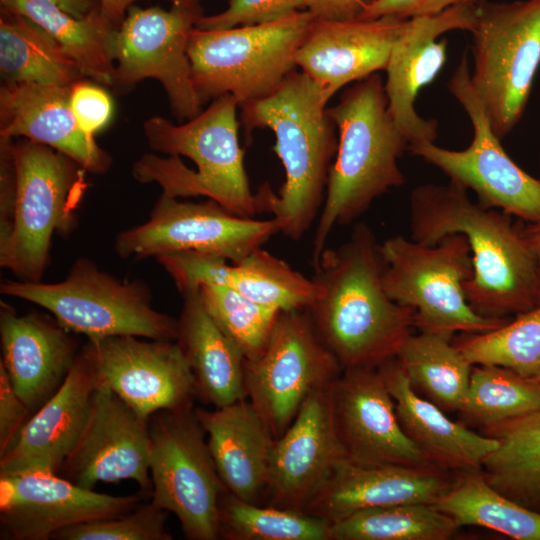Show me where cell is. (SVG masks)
Listing matches in <instances>:
<instances>
[{"mask_svg": "<svg viewBox=\"0 0 540 540\" xmlns=\"http://www.w3.org/2000/svg\"><path fill=\"white\" fill-rule=\"evenodd\" d=\"M511 217L473 202L451 181L417 186L410 195L411 239L427 245L450 234L467 239L473 273L464 293L472 309L488 318H509L540 304L537 259L525 227Z\"/></svg>", "mask_w": 540, "mask_h": 540, "instance_id": "cell-1", "label": "cell"}, {"mask_svg": "<svg viewBox=\"0 0 540 540\" xmlns=\"http://www.w3.org/2000/svg\"><path fill=\"white\" fill-rule=\"evenodd\" d=\"M312 266L319 292L306 309L342 369L377 368L396 357L414 327V312L387 294L371 228L357 224L346 242L326 247Z\"/></svg>", "mask_w": 540, "mask_h": 540, "instance_id": "cell-2", "label": "cell"}, {"mask_svg": "<svg viewBox=\"0 0 540 540\" xmlns=\"http://www.w3.org/2000/svg\"><path fill=\"white\" fill-rule=\"evenodd\" d=\"M328 99L302 71H293L270 96L241 107L247 133L269 129L285 180L275 193L264 184L256 193L258 213H269L280 233L302 239L322 209L329 171L338 145L337 127L327 112Z\"/></svg>", "mask_w": 540, "mask_h": 540, "instance_id": "cell-3", "label": "cell"}, {"mask_svg": "<svg viewBox=\"0 0 540 540\" xmlns=\"http://www.w3.org/2000/svg\"><path fill=\"white\" fill-rule=\"evenodd\" d=\"M236 99L224 94L184 124L153 116L143 124L149 147L132 165L139 183H157L173 198L205 196L245 218L258 213L238 138Z\"/></svg>", "mask_w": 540, "mask_h": 540, "instance_id": "cell-4", "label": "cell"}, {"mask_svg": "<svg viewBox=\"0 0 540 540\" xmlns=\"http://www.w3.org/2000/svg\"><path fill=\"white\" fill-rule=\"evenodd\" d=\"M327 112L337 127L338 145L317 218L312 264L336 226L350 224L375 199L405 183L398 159L409 146L388 110L378 72L347 88Z\"/></svg>", "mask_w": 540, "mask_h": 540, "instance_id": "cell-5", "label": "cell"}, {"mask_svg": "<svg viewBox=\"0 0 540 540\" xmlns=\"http://www.w3.org/2000/svg\"><path fill=\"white\" fill-rule=\"evenodd\" d=\"M16 197L8 234L0 239V266L21 281H41L55 234L76 227L87 189L86 171L73 159L38 142L13 140Z\"/></svg>", "mask_w": 540, "mask_h": 540, "instance_id": "cell-6", "label": "cell"}, {"mask_svg": "<svg viewBox=\"0 0 540 540\" xmlns=\"http://www.w3.org/2000/svg\"><path fill=\"white\" fill-rule=\"evenodd\" d=\"M314 20L312 13L302 10L269 24L195 27L187 54L201 104L231 94L241 107L273 94L297 70L295 54Z\"/></svg>", "mask_w": 540, "mask_h": 540, "instance_id": "cell-7", "label": "cell"}, {"mask_svg": "<svg viewBox=\"0 0 540 540\" xmlns=\"http://www.w3.org/2000/svg\"><path fill=\"white\" fill-rule=\"evenodd\" d=\"M0 293L46 309L67 331L87 339L177 338L178 320L153 308L146 283L122 281L85 257L77 258L59 282L7 280L1 283Z\"/></svg>", "mask_w": 540, "mask_h": 540, "instance_id": "cell-8", "label": "cell"}, {"mask_svg": "<svg viewBox=\"0 0 540 540\" xmlns=\"http://www.w3.org/2000/svg\"><path fill=\"white\" fill-rule=\"evenodd\" d=\"M382 280L389 297L414 312L419 332L453 339L457 332L496 329L509 318H488L469 305L464 283L473 273L472 255L462 234L427 245L401 235L380 244Z\"/></svg>", "mask_w": 540, "mask_h": 540, "instance_id": "cell-9", "label": "cell"}, {"mask_svg": "<svg viewBox=\"0 0 540 540\" xmlns=\"http://www.w3.org/2000/svg\"><path fill=\"white\" fill-rule=\"evenodd\" d=\"M470 33L471 85L503 139L523 117L540 66V0H479Z\"/></svg>", "mask_w": 540, "mask_h": 540, "instance_id": "cell-10", "label": "cell"}, {"mask_svg": "<svg viewBox=\"0 0 540 540\" xmlns=\"http://www.w3.org/2000/svg\"><path fill=\"white\" fill-rule=\"evenodd\" d=\"M151 501L173 513L190 540H216L224 487L193 403L149 418Z\"/></svg>", "mask_w": 540, "mask_h": 540, "instance_id": "cell-11", "label": "cell"}, {"mask_svg": "<svg viewBox=\"0 0 540 540\" xmlns=\"http://www.w3.org/2000/svg\"><path fill=\"white\" fill-rule=\"evenodd\" d=\"M447 87L470 119L471 144L463 150H450L426 142L408 149L442 171L451 182L474 191L483 206L529 224L540 222V179L520 168L503 149L471 85L466 50Z\"/></svg>", "mask_w": 540, "mask_h": 540, "instance_id": "cell-12", "label": "cell"}, {"mask_svg": "<svg viewBox=\"0 0 540 540\" xmlns=\"http://www.w3.org/2000/svg\"><path fill=\"white\" fill-rule=\"evenodd\" d=\"M203 15L200 0L175 2L168 10L130 6L113 35L111 88L115 93H127L139 81L153 78L162 84L178 122L201 113L187 47L190 33Z\"/></svg>", "mask_w": 540, "mask_h": 540, "instance_id": "cell-13", "label": "cell"}, {"mask_svg": "<svg viewBox=\"0 0 540 540\" xmlns=\"http://www.w3.org/2000/svg\"><path fill=\"white\" fill-rule=\"evenodd\" d=\"M342 370L306 308L281 311L262 352L245 361L246 398L277 439L307 397L331 385Z\"/></svg>", "mask_w": 540, "mask_h": 540, "instance_id": "cell-14", "label": "cell"}, {"mask_svg": "<svg viewBox=\"0 0 540 540\" xmlns=\"http://www.w3.org/2000/svg\"><path fill=\"white\" fill-rule=\"evenodd\" d=\"M277 233L273 218H245L211 199L197 203L161 194L144 223L116 235L114 251L136 260L193 251L237 263Z\"/></svg>", "mask_w": 540, "mask_h": 540, "instance_id": "cell-15", "label": "cell"}, {"mask_svg": "<svg viewBox=\"0 0 540 540\" xmlns=\"http://www.w3.org/2000/svg\"><path fill=\"white\" fill-rule=\"evenodd\" d=\"M131 335L87 339L82 347L99 383L139 416L192 403L195 380L175 340H143Z\"/></svg>", "mask_w": 540, "mask_h": 540, "instance_id": "cell-16", "label": "cell"}, {"mask_svg": "<svg viewBox=\"0 0 540 540\" xmlns=\"http://www.w3.org/2000/svg\"><path fill=\"white\" fill-rule=\"evenodd\" d=\"M150 455L149 420L98 383L83 431L59 475L88 489L133 480L151 495Z\"/></svg>", "mask_w": 540, "mask_h": 540, "instance_id": "cell-17", "label": "cell"}, {"mask_svg": "<svg viewBox=\"0 0 540 540\" xmlns=\"http://www.w3.org/2000/svg\"><path fill=\"white\" fill-rule=\"evenodd\" d=\"M331 410L345 458L372 465L436 467L402 429L377 368L342 370L331 386Z\"/></svg>", "mask_w": 540, "mask_h": 540, "instance_id": "cell-18", "label": "cell"}, {"mask_svg": "<svg viewBox=\"0 0 540 540\" xmlns=\"http://www.w3.org/2000/svg\"><path fill=\"white\" fill-rule=\"evenodd\" d=\"M143 494L99 493L54 473L0 477L1 538L52 539L62 529L128 512Z\"/></svg>", "mask_w": 540, "mask_h": 540, "instance_id": "cell-19", "label": "cell"}, {"mask_svg": "<svg viewBox=\"0 0 540 540\" xmlns=\"http://www.w3.org/2000/svg\"><path fill=\"white\" fill-rule=\"evenodd\" d=\"M475 4L450 7L438 14L410 18L395 41L386 66L388 110L409 146L434 142L438 122L424 119L415 109L418 93L442 70L448 41L436 39L452 30H471ZM408 146V147H409Z\"/></svg>", "mask_w": 540, "mask_h": 540, "instance_id": "cell-20", "label": "cell"}, {"mask_svg": "<svg viewBox=\"0 0 540 540\" xmlns=\"http://www.w3.org/2000/svg\"><path fill=\"white\" fill-rule=\"evenodd\" d=\"M332 384L311 393L275 440L264 494L268 505L303 513L334 465L345 458L333 423Z\"/></svg>", "mask_w": 540, "mask_h": 540, "instance_id": "cell-21", "label": "cell"}, {"mask_svg": "<svg viewBox=\"0 0 540 540\" xmlns=\"http://www.w3.org/2000/svg\"><path fill=\"white\" fill-rule=\"evenodd\" d=\"M455 475L437 467L372 465L342 458L303 513L332 524L370 508L436 504L451 487Z\"/></svg>", "mask_w": 540, "mask_h": 540, "instance_id": "cell-22", "label": "cell"}, {"mask_svg": "<svg viewBox=\"0 0 540 540\" xmlns=\"http://www.w3.org/2000/svg\"><path fill=\"white\" fill-rule=\"evenodd\" d=\"M408 20L396 16L343 21L315 18L295 54L296 66L330 100L347 84L386 69Z\"/></svg>", "mask_w": 540, "mask_h": 540, "instance_id": "cell-23", "label": "cell"}, {"mask_svg": "<svg viewBox=\"0 0 540 540\" xmlns=\"http://www.w3.org/2000/svg\"><path fill=\"white\" fill-rule=\"evenodd\" d=\"M155 258L180 293L197 290L202 284H215L286 311L309 307L319 292L311 278L262 247L237 263L193 251L165 253Z\"/></svg>", "mask_w": 540, "mask_h": 540, "instance_id": "cell-24", "label": "cell"}, {"mask_svg": "<svg viewBox=\"0 0 540 540\" xmlns=\"http://www.w3.org/2000/svg\"><path fill=\"white\" fill-rule=\"evenodd\" d=\"M99 381L80 349L60 388L28 419L13 445L0 456V477L59 474L85 426Z\"/></svg>", "mask_w": 540, "mask_h": 540, "instance_id": "cell-25", "label": "cell"}, {"mask_svg": "<svg viewBox=\"0 0 540 540\" xmlns=\"http://www.w3.org/2000/svg\"><path fill=\"white\" fill-rule=\"evenodd\" d=\"M0 340L10 382L30 409H39L62 385L80 350L72 333L53 317L19 315L0 302Z\"/></svg>", "mask_w": 540, "mask_h": 540, "instance_id": "cell-26", "label": "cell"}, {"mask_svg": "<svg viewBox=\"0 0 540 540\" xmlns=\"http://www.w3.org/2000/svg\"><path fill=\"white\" fill-rule=\"evenodd\" d=\"M72 86L22 82L0 88V137H22L47 145L86 172L106 174L112 158L77 124L70 106Z\"/></svg>", "mask_w": 540, "mask_h": 540, "instance_id": "cell-27", "label": "cell"}, {"mask_svg": "<svg viewBox=\"0 0 540 540\" xmlns=\"http://www.w3.org/2000/svg\"><path fill=\"white\" fill-rule=\"evenodd\" d=\"M217 473L237 498L260 503L276 438L253 404L241 399L212 410L195 408Z\"/></svg>", "mask_w": 540, "mask_h": 540, "instance_id": "cell-28", "label": "cell"}, {"mask_svg": "<svg viewBox=\"0 0 540 540\" xmlns=\"http://www.w3.org/2000/svg\"><path fill=\"white\" fill-rule=\"evenodd\" d=\"M405 434L436 467L452 473L481 469L497 440L472 431L411 387L396 357L377 367Z\"/></svg>", "mask_w": 540, "mask_h": 540, "instance_id": "cell-29", "label": "cell"}, {"mask_svg": "<svg viewBox=\"0 0 540 540\" xmlns=\"http://www.w3.org/2000/svg\"><path fill=\"white\" fill-rule=\"evenodd\" d=\"M180 294L175 341L193 373L195 396L213 407L246 398L243 351L209 315L198 289Z\"/></svg>", "mask_w": 540, "mask_h": 540, "instance_id": "cell-30", "label": "cell"}, {"mask_svg": "<svg viewBox=\"0 0 540 540\" xmlns=\"http://www.w3.org/2000/svg\"><path fill=\"white\" fill-rule=\"evenodd\" d=\"M480 431L498 442L481 466L486 481L503 495L540 512V408Z\"/></svg>", "mask_w": 540, "mask_h": 540, "instance_id": "cell-31", "label": "cell"}, {"mask_svg": "<svg viewBox=\"0 0 540 540\" xmlns=\"http://www.w3.org/2000/svg\"><path fill=\"white\" fill-rule=\"evenodd\" d=\"M2 84L33 82L72 86L85 77L77 62L26 16L0 9Z\"/></svg>", "mask_w": 540, "mask_h": 540, "instance_id": "cell-32", "label": "cell"}, {"mask_svg": "<svg viewBox=\"0 0 540 540\" xmlns=\"http://www.w3.org/2000/svg\"><path fill=\"white\" fill-rule=\"evenodd\" d=\"M1 6L22 14L43 28L77 62L85 77L112 86L115 63L113 35L117 28L100 15L80 19L54 0H0Z\"/></svg>", "mask_w": 540, "mask_h": 540, "instance_id": "cell-33", "label": "cell"}, {"mask_svg": "<svg viewBox=\"0 0 540 540\" xmlns=\"http://www.w3.org/2000/svg\"><path fill=\"white\" fill-rule=\"evenodd\" d=\"M396 359L413 390L443 411L459 412L473 365L453 339L433 333L410 334Z\"/></svg>", "mask_w": 540, "mask_h": 540, "instance_id": "cell-34", "label": "cell"}, {"mask_svg": "<svg viewBox=\"0 0 540 540\" xmlns=\"http://www.w3.org/2000/svg\"><path fill=\"white\" fill-rule=\"evenodd\" d=\"M436 507L460 528L479 526L516 540H540V512L493 488L481 469L456 473Z\"/></svg>", "mask_w": 540, "mask_h": 540, "instance_id": "cell-35", "label": "cell"}, {"mask_svg": "<svg viewBox=\"0 0 540 540\" xmlns=\"http://www.w3.org/2000/svg\"><path fill=\"white\" fill-rule=\"evenodd\" d=\"M459 527L435 504L370 508L331 524V540H447Z\"/></svg>", "mask_w": 540, "mask_h": 540, "instance_id": "cell-36", "label": "cell"}, {"mask_svg": "<svg viewBox=\"0 0 540 540\" xmlns=\"http://www.w3.org/2000/svg\"><path fill=\"white\" fill-rule=\"evenodd\" d=\"M454 345L474 365H494L533 379L540 375V304L486 332L464 333Z\"/></svg>", "mask_w": 540, "mask_h": 540, "instance_id": "cell-37", "label": "cell"}, {"mask_svg": "<svg viewBox=\"0 0 540 540\" xmlns=\"http://www.w3.org/2000/svg\"><path fill=\"white\" fill-rule=\"evenodd\" d=\"M331 524L306 513L246 502L225 491L219 536L227 540H331Z\"/></svg>", "mask_w": 540, "mask_h": 540, "instance_id": "cell-38", "label": "cell"}, {"mask_svg": "<svg viewBox=\"0 0 540 540\" xmlns=\"http://www.w3.org/2000/svg\"><path fill=\"white\" fill-rule=\"evenodd\" d=\"M540 408V388L513 371L494 365H474L464 402L463 424L480 428Z\"/></svg>", "mask_w": 540, "mask_h": 540, "instance_id": "cell-39", "label": "cell"}, {"mask_svg": "<svg viewBox=\"0 0 540 540\" xmlns=\"http://www.w3.org/2000/svg\"><path fill=\"white\" fill-rule=\"evenodd\" d=\"M198 292L209 315L241 348L246 360L258 356L281 311L220 285L202 284Z\"/></svg>", "mask_w": 540, "mask_h": 540, "instance_id": "cell-40", "label": "cell"}, {"mask_svg": "<svg viewBox=\"0 0 540 540\" xmlns=\"http://www.w3.org/2000/svg\"><path fill=\"white\" fill-rule=\"evenodd\" d=\"M169 512L151 500L112 517L81 523L55 533L56 540H171Z\"/></svg>", "mask_w": 540, "mask_h": 540, "instance_id": "cell-41", "label": "cell"}, {"mask_svg": "<svg viewBox=\"0 0 540 540\" xmlns=\"http://www.w3.org/2000/svg\"><path fill=\"white\" fill-rule=\"evenodd\" d=\"M302 10H306L305 0H229L224 11L201 16L196 28L221 30L269 24Z\"/></svg>", "mask_w": 540, "mask_h": 540, "instance_id": "cell-42", "label": "cell"}, {"mask_svg": "<svg viewBox=\"0 0 540 540\" xmlns=\"http://www.w3.org/2000/svg\"><path fill=\"white\" fill-rule=\"evenodd\" d=\"M70 106L80 129L94 136L110 121L113 103L109 94L99 86L80 80L72 85Z\"/></svg>", "mask_w": 540, "mask_h": 540, "instance_id": "cell-43", "label": "cell"}, {"mask_svg": "<svg viewBox=\"0 0 540 540\" xmlns=\"http://www.w3.org/2000/svg\"><path fill=\"white\" fill-rule=\"evenodd\" d=\"M30 409L15 392L0 362V456L16 441L28 421Z\"/></svg>", "mask_w": 540, "mask_h": 540, "instance_id": "cell-44", "label": "cell"}, {"mask_svg": "<svg viewBox=\"0 0 540 540\" xmlns=\"http://www.w3.org/2000/svg\"><path fill=\"white\" fill-rule=\"evenodd\" d=\"M479 0H376L367 6L359 18L374 19L396 16L410 19L438 14L450 7L475 4Z\"/></svg>", "mask_w": 540, "mask_h": 540, "instance_id": "cell-45", "label": "cell"}, {"mask_svg": "<svg viewBox=\"0 0 540 540\" xmlns=\"http://www.w3.org/2000/svg\"><path fill=\"white\" fill-rule=\"evenodd\" d=\"M13 139L0 137V239L12 224L16 197V170L12 154Z\"/></svg>", "mask_w": 540, "mask_h": 540, "instance_id": "cell-46", "label": "cell"}, {"mask_svg": "<svg viewBox=\"0 0 540 540\" xmlns=\"http://www.w3.org/2000/svg\"><path fill=\"white\" fill-rule=\"evenodd\" d=\"M376 0H305L306 10L323 20H352Z\"/></svg>", "mask_w": 540, "mask_h": 540, "instance_id": "cell-47", "label": "cell"}, {"mask_svg": "<svg viewBox=\"0 0 540 540\" xmlns=\"http://www.w3.org/2000/svg\"><path fill=\"white\" fill-rule=\"evenodd\" d=\"M136 0H100V16L115 28H119L130 6ZM172 3L185 0H169Z\"/></svg>", "mask_w": 540, "mask_h": 540, "instance_id": "cell-48", "label": "cell"}, {"mask_svg": "<svg viewBox=\"0 0 540 540\" xmlns=\"http://www.w3.org/2000/svg\"><path fill=\"white\" fill-rule=\"evenodd\" d=\"M63 10L76 18L100 15V0H54Z\"/></svg>", "mask_w": 540, "mask_h": 540, "instance_id": "cell-49", "label": "cell"}, {"mask_svg": "<svg viewBox=\"0 0 540 540\" xmlns=\"http://www.w3.org/2000/svg\"><path fill=\"white\" fill-rule=\"evenodd\" d=\"M525 232L537 259L540 280V222L529 224L525 227Z\"/></svg>", "mask_w": 540, "mask_h": 540, "instance_id": "cell-50", "label": "cell"}, {"mask_svg": "<svg viewBox=\"0 0 540 540\" xmlns=\"http://www.w3.org/2000/svg\"><path fill=\"white\" fill-rule=\"evenodd\" d=\"M531 380L540 388V375Z\"/></svg>", "mask_w": 540, "mask_h": 540, "instance_id": "cell-51", "label": "cell"}, {"mask_svg": "<svg viewBox=\"0 0 540 540\" xmlns=\"http://www.w3.org/2000/svg\"><path fill=\"white\" fill-rule=\"evenodd\" d=\"M539 165H540V151H539Z\"/></svg>", "mask_w": 540, "mask_h": 540, "instance_id": "cell-52", "label": "cell"}]
</instances>
